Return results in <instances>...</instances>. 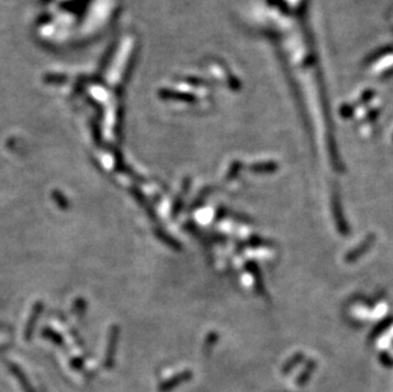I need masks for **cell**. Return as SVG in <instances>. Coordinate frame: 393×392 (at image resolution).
<instances>
[{
    "mask_svg": "<svg viewBox=\"0 0 393 392\" xmlns=\"http://www.w3.org/2000/svg\"><path fill=\"white\" fill-rule=\"evenodd\" d=\"M188 377H190V375H181V376H177V377H174L173 380L167 381V382H164V384H163L162 386H159V392L169 391L171 389L176 387L177 385H179L181 382H183L185 380H187Z\"/></svg>",
    "mask_w": 393,
    "mask_h": 392,
    "instance_id": "cell-4",
    "label": "cell"
},
{
    "mask_svg": "<svg viewBox=\"0 0 393 392\" xmlns=\"http://www.w3.org/2000/svg\"><path fill=\"white\" fill-rule=\"evenodd\" d=\"M119 336H120V327L119 326H111L110 332H108V343H107V349H106V358H104V366L107 368H111L113 366V361H115V354H116V348H117V343H119Z\"/></svg>",
    "mask_w": 393,
    "mask_h": 392,
    "instance_id": "cell-1",
    "label": "cell"
},
{
    "mask_svg": "<svg viewBox=\"0 0 393 392\" xmlns=\"http://www.w3.org/2000/svg\"><path fill=\"white\" fill-rule=\"evenodd\" d=\"M52 199L59 205V208L63 209V210H67L68 206H69V201L60 191H52Z\"/></svg>",
    "mask_w": 393,
    "mask_h": 392,
    "instance_id": "cell-6",
    "label": "cell"
},
{
    "mask_svg": "<svg viewBox=\"0 0 393 392\" xmlns=\"http://www.w3.org/2000/svg\"><path fill=\"white\" fill-rule=\"evenodd\" d=\"M44 308H45L44 303L41 302V300L36 302L35 306L32 307L31 314H29L28 321H27V325H26V329H24V339H26V341H29L32 339V335H33V332H35L37 321H38V318L41 317L42 312H44Z\"/></svg>",
    "mask_w": 393,
    "mask_h": 392,
    "instance_id": "cell-2",
    "label": "cell"
},
{
    "mask_svg": "<svg viewBox=\"0 0 393 392\" xmlns=\"http://www.w3.org/2000/svg\"><path fill=\"white\" fill-rule=\"evenodd\" d=\"M85 309H87V303H85V300H84L83 298H77L76 303H74V306H73V312H74L77 316L81 317V316L85 313Z\"/></svg>",
    "mask_w": 393,
    "mask_h": 392,
    "instance_id": "cell-7",
    "label": "cell"
},
{
    "mask_svg": "<svg viewBox=\"0 0 393 392\" xmlns=\"http://www.w3.org/2000/svg\"><path fill=\"white\" fill-rule=\"evenodd\" d=\"M42 336L47 337L49 340L54 341V343L58 344V345H63V344H64L63 336H61L60 334H58V332H56L55 330L47 329V327H45V329L42 330Z\"/></svg>",
    "mask_w": 393,
    "mask_h": 392,
    "instance_id": "cell-5",
    "label": "cell"
},
{
    "mask_svg": "<svg viewBox=\"0 0 393 392\" xmlns=\"http://www.w3.org/2000/svg\"><path fill=\"white\" fill-rule=\"evenodd\" d=\"M9 368H10V372L13 373V375L17 377V380L19 381L20 386H22V389H23L24 392H35V390H33V387L31 386V384H29L28 381H27V377L24 376V373L22 372V369L19 368L18 366H15V364L13 363H8Z\"/></svg>",
    "mask_w": 393,
    "mask_h": 392,
    "instance_id": "cell-3",
    "label": "cell"
}]
</instances>
